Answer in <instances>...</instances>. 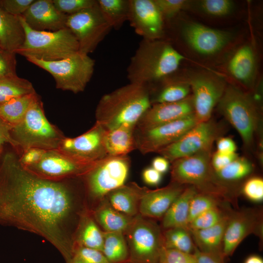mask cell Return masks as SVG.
Here are the masks:
<instances>
[{"label":"cell","instance_id":"5bb4252c","mask_svg":"<svg viewBox=\"0 0 263 263\" xmlns=\"http://www.w3.org/2000/svg\"><path fill=\"white\" fill-rule=\"evenodd\" d=\"M197 123L194 113L150 129H135L136 148L143 154L158 152L179 139Z\"/></svg>","mask_w":263,"mask_h":263},{"label":"cell","instance_id":"5b68a950","mask_svg":"<svg viewBox=\"0 0 263 263\" xmlns=\"http://www.w3.org/2000/svg\"><path fill=\"white\" fill-rule=\"evenodd\" d=\"M211 150L176 159L171 162L173 183L194 187L199 193L226 200L230 190L216 176L211 162Z\"/></svg>","mask_w":263,"mask_h":263},{"label":"cell","instance_id":"ab89813d","mask_svg":"<svg viewBox=\"0 0 263 263\" xmlns=\"http://www.w3.org/2000/svg\"><path fill=\"white\" fill-rule=\"evenodd\" d=\"M199 5L204 12L215 17L226 16L233 8V2L229 0H203L199 1Z\"/></svg>","mask_w":263,"mask_h":263},{"label":"cell","instance_id":"91938a15","mask_svg":"<svg viewBox=\"0 0 263 263\" xmlns=\"http://www.w3.org/2000/svg\"><path fill=\"white\" fill-rule=\"evenodd\" d=\"M125 263H130V262H127Z\"/></svg>","mask_w":263,"mask_h":263},{"label":"cell","instance_id":"ffe728a7","mask_svg":"<svg viewBox=\"0 0 263 263\" xmlns=\"http://www.w3.org/2000/svg\"><path fill=\"white\" fill-rule=\"evenodd\" d=\"M21 16L36 31L54 32L67 28L68 15L59 11L53 0H34Z\"/></svg>","mask_w":263,"mask_h":263},{"label":"cell","instance_id":"484cf974","mask_svg":"<svg viewBox=\"0 0 263 263\" xmlns=\"http://www.w3.org/2000/svg\"><path fill=\"white\" fill-rule=\"evenodd\" d=\"M90 210L94 219L104 232H121L124 234L135 217L116 210L106 198Z\"/></svg>","mask_w":263,"mask_h":263},{"label":"cell","instance_id":"9c48e42d","mask_svg":"<svg viewBox=\"0 0 263 263\" xmlns=\"http://www.w3.org/2000/svg\"><path fill=\"white\" fill-rule=\"evenodd\" d=\"M124 235L130 263H161L163 231L153 220L138 214Z\"/></svg>","mask_w":263,"mask_h":263},{"label":"cell","instance_id":"3957f363","mask_svg":"<svg viewBox=\"0 0 263 263\" xmlns=\"http://www.w3.org/2000/svg\"><path fill=\"white\" fill-rule=\"evenodd\" d=\"M184 56L163 39H143L127 67L130 83L146 86L177 71Z\"/></svg>","mask_w":263,"mask_h":263},{"label":"cell","instance_id":"b9f144b4","mask_svg":"<svg viewBox=\"0 0 263 263\" xmlns=\"http://www.w3.org/2000/svg\"><path fill=\"white\" fill-rule=\"evenodd\" d=\"M55 7L60 12L72 15L91 7L96 3L95 0H53Z\"/></svg>","mask_w":263,"mask_h":263},{"label":"cell","instance_id":"2e32d148","mask_svg":"<svg viewBox=\"0 0 263 263\" xmlns=\"http://www.w3.org/2000/svg\"><path fill=\"white\" fill-rule=\"evenodd\" d=\"M107 131L95 122L90 129L78 136L65 137L57 150L80 162H97L108 157L105 147Z\"/></svg>","mask_w":263,"mask_h":263},{"label":"cell","instance_id":"7a4b0ae2","mask_svg":"<svg viewBox=\"0 0 263 263\" xmlns=\"http://www.w3.org/2000/svg\"><path fill=\"white\" fill-rule=\"evenodd\" d=\"M151 105L148 87L129 83L101 97L95 110L96 122L107 130L136 127Z\"/></svg>","mask_w":263,"mask_h":263},{"label":"cell","instance_id":"7dc6e473","mask_svg":"<svg viewBox=\"0 0 263 263\" xmlns=\"http://www.w3.org/2000/svg\"><path fill=\"white\" fill-rule=\"evenodd\" d=\"M35 0H0V8L16 16H21Z\"/></svg>","mask_w":263,"mask_h":263},{"label":"cell","instance_id":"f35d334b","mask_svg":"<svg viewBox=\"0 0 263 263\" xmlns=\"http://www.w3.org/2000/svg\"><path fill=\"white\" fill-rule=\"evenodd\" d=\"M226 214L217 207L207 210L201 214L192 221L188 225V230H196L209 228L220 221Z\"/></svg>","mask_w":263,"mask_h":263},{"label":"cell","instance_id":"6da1fadb","mask_svg":"<svg viewBox=\"0 0 263 263\" xmlns=\"http://www.w3.org/2000/svg\"><path fill=\"white\" fill-rule=\"evenodd\" d=\"M88 209L82 177L48 180L22 166L16 152L0 159V225L42 237L66 263L73 261L76 229Z\"/></svg>","mask_w":263,"mask_h":263},{"label":"cell","instance_id":"8992f818","mask_svg":"<svg viewBox=\"0 0 263 263\" xmlns=\"http://www.w3.org/2000/svg\"><path fill=\"white\" fill-rule=\"evenodd\" d=\"M25 38L16 54L26 58L52 61L58 60L78 51L77 40L67 28L54 31H38L31 29L19 16Z\"/></svg>","mask_w":263,"mask_h":263},{"label":"cell","instance_id":"d4e9b609","mask_svg":"<svg viewBox=\"0 0 263 263\" xmlns=\"http://www.w3.org/2000/svg\"><path fill=\"white\" fill-rule=\"evenodd\" d=\"M227 70L235 79L244 85H251L257 71L256 56L253 47L244 44L238 48L229 59Z\"/></svg>","mask_w":263,"mask_h":263},{"label":"cell","instance_id":"f5cc1de1","mask_svg":"<svg viewBox=\"0 0 263 263\" xmlns=\"http://www.w3.org/2000/svg\"><path fill=\"white\" fill-rule=\"evenodd\" d=\"M217 142V151L224 153H234L236 145L234 141L228 137H219Z\"/></svg>","mask_w":263,"mask_h":263},{"label":"cell","instance_id":"f1b7e54d","mask_svg":"<svg viewBox=\"0 0 263 263\" xmlns=\"http://www.w3.org/2000/svg\"><path fill=\"white\" fill-rule=\"evenodd\" d=\"M198 192L193 187H186L162 218V226L164 229L173 227L188 229L189 205L192 198Z\"/></svg>","mask_w":263,"mask_h":263},{"label":"cell","instance_id":"e0dca14e","mask_svg":"<svg viewBox=\"0 0 263 263\" xmlns=\"http://www.w3.org/2000/svg\"><path fill=\"white\" fill-rule=\"evenodd\" d=\"M164 20L154 0H130L128 21L143 39H163Z\"/></svg>","mask_w":263,"mask_h":263},{"label":"cell","instance_id":"f907efd6","mask_svg":"<svg viewBox=\"0 0 263 263\" xmlns=\"http://www.w3.org/2000/svg\"><path fill=\"white\" fill-rule=\"evenodd\" d=\"M197 263H225L224 258L220 255L202 252L195 246L193 253Z\"/></svg>","mask_w":263,"mask_h":263},{"label":"cell","instance_id":"7bdbcfd3","mask_svg":"<svg viewBox=\"0 0 263 263\" xmlns=\"http://www.w3.org/2000/svg\"><path fill=\"white\" fill-rule=\"evenodd\" d=\"M164 19H170L181 10L188 7L190 1L186 0H154Z\"/></svg>","mask_w":263,"mask_h":263},{"label":"cell","instance_id":"74e56055","mask_svg":"<svg viewBox=\"0 0 263 263\" xmlns=\"http://www.w3.org/2000/svg\"><path fill=\"white\" fill-rule=\"evenodd\" d=\"M219 199L208 194L198 192L192 198L189 207L188 225L196 217L210 209L218 207Z\"/></svg>","mask_w":263,"mask_h":263},{"label":"cell","instance_id":"4316f807","mask_svg":"<svg viewBox=\"0 0 263 263\" xmlns=\"http://www.w3.org/2000/svg\"><path fill=\"white\" fill-rule=\"evenodd\" d=\"M25 38L19 17L11 15L0 8V48L16 54Z\"/></svg>","mask_w":263,"mask_h":263},{"label":"cell","instance_id":"44dd1931","mask_svg":"<svg viewBox=\"0 0 263 263\" xmlns=\"http://www.w3.org/2000/svg\"><path fill=\"white\" fill-rule=\"evenodd\" d=\"M258 222L257 214L253 211L244 210L229 214L223 242L224 258L231 256L248 235L258 229Z\"/></svg>","mask_w":263,"mask_h":263},{"label":"cell","instance_id":"11a10c76","mask_svg":"<svg viewBox=\"0 0 263 263\" xmlns=\"http://www.w3.org/2000/svg\"><path fill=\"white\" fill-rule=\"evenodd\" d=\"M151 167L162 174L169 170V162L162 156H157L152 160Z\"/></svg>","mask_w":263,"mask_h":263},{"label":"cell","instance_id":"db71d44e","mask_svg":"<svg viewBox=\"0 0 263 263\" xmlns=\"http://www.w3.org/2000/svg\"><path fill=\"white\" fill-rule=\"evenodd\" d=\"M12 126L0 117V150H2L3 144L8 143L12 146L13 142L10 135Z\"/></svg>","mask_w":263,"mask_h":263},{"label":"cell","instance_id":"816d5d0a","mask_svg":"<svg viewBox=\"0 0 263 263\" xmlns=\"http://www.w3.org/2000/svg\"><path fill=\"white\" fill-rule=\"evenodd\" d=\"M142 177L144 183L150 186H157L162 180V174L151 167L143 170Z\"/></svg>","mask_w":263,"mask_h":263},{"label":"cell","instance_id":"277c9868","mask_svg":"<svg viewBox=\"0 0 263 263\" xmlns=\"http://www.w3.org/2000/svg\"><path fill=\"white\" fill-rule=\"evenodd\" d=\"M12 147L18 155L33 148L57 150L65 137L46 118L40 99L30 107L23 119L10 131Z\"/></svg>","mask_w":263,"mask_h":263},{"label":"cell","instance_id":"8d00e7d4","mask_svg":"<svg viewBox=\"0 0 263 263\" xmlns=\"http://www.w3.org/2000/svg\"><path fill=\"white\" fill-rule=\"evenodd\" d=\"M253 170L251 163L244 158L238 157L227 166L216 172L221 181L231 182L241 180L249 175Z\"/></svg>","mask_w":263,"mask_h":263},{"label":"cell","instance_id":"681fc988","mask_svg":"<svg viewBox=\"0 0 263 263\" xmlns=\"http://www.w3.org/2000/svg\"><path fill=\"white\" fill-rule=\"evenodd\" d=\"M238 157L236 153L227 154L217 151L211 156V162L212 168L215 172H217L227 166Z\"/></svg>","mask_w":263,"mask_h":263},{"label":"cell","instance_id":"9f6ffc18","mask_svg":"<svg viewBox=\"0 0 263 263\" xmlns=\"http://www.w3.org/2000/svg\"><path fill=\"white\" fill-rule=\"evenodd\" d=\"M244 263H263V260L261 257L253 255L247 257Z\"/></svg>","mask_w":263,"mask_h":263},{"label":"cell","instance_id":"6f0895ef","mask_svg":"<svg viewBox=\"0 0 263 263\" xmlns=\"http://www.w3.org/2000/svg\"><path fill=\"white\" fill-rule=\"evenodd\" d=\"M2 150H0V156H1V152H2Z\"/></svg>","mask_w":263,"mask_h":263},{"label":"cell","instance_id":"e575fe53","mask_svg":"<svg viewBox=\"0 0 263 263\" xmlns=\"http://www.w3.org/2000/svg\"><path fill=\"white\" fill-rule=\"evenodd\" d=\"M35 92L30 81L17 75L0 79V105L12 98Z\"/></svg>","mask_w":263,"mask_h":263},{"label":"cell","instance_id":"bcb514c9","mask_svg":"<svg viewBox=\"0 0 263 263\" xmlns=\"http://www.w3.org/2000/svg\"><path fill=\"white\" fill-rule=\"evenodd\" d=\"M161 263H197V262L193 254L164 248Z\"/></svg>","mask_w":263,"mask_h":263},{"label":"cell","instance_id":"1f68e13d","mask_svg":"<svg viewBox=\"0 0 263 263\" xmlns=\"http://www.w3.org/2000/svg\"><path fill=\"white\" fill-rule=\"evenodd\" d=\"M39 99L36 92L12 98L0 105V117L14 126L23 119L31 105Z\"/></svg>","mask_w":263,"mask_h":263},{"label":"cell","instance_id":"f546056e","mask_svg":"<svg viewBox=\"0 0 263 263\" xmlns=\"http://www.w3.org/2000/svg\"><path fill=\"white\" fill-rule=\"evenodd\" d=\"M135 127L121 126L107 130L105 137V147L108 156L128 155L136 148Z\"/></svg>","mask_w":263,"mask_h":263},{"label":"cell","instance_id":"680465c9","mask_svg":"<svg viewBox=\"0 0 263 263\" xmlns=\"http://www.w3.org/2000/svg\"><path fill=\"white\" fill-rule=\"evenodd\" d=\"M71 263H79L73 261Z\"/></svg>","mask_w":263,"mask_h":263},{"label":"cell","instance_id":"d590c367","mask_svg":"<svg viewBox=\"0 0 263 263\" xmlns=\"http://www.w3.org/2000/svg\"><path fill=\"white\" fill-rule=\"evenodd\" d=\"M189 230L183 227H173L163 232L165 248L193 254L195 245Z\"/></svg>","mask_w":263,"mask_h":263},{"label":"cell","instance_id":"7c38bea8","mask_svg":"<svg viewBox=\"0 0 263 263\" xmlns=\"http://www.w3.org/2000/svg\"><path fill=\"white\" fill-rule=\"evenodd\" d=\"M221 132L218 124L210 119L197 123L179 139L157 153L171 163L181 158L211 150Z\"/></svg>","mask_w":263,"mask_h":263},{"label":"cell","instance_id":"8fae6325","mask_svg":"<svg viewBox=\"0 0 263 263\" xmlns=\"http://www.w3.org/2000/svg\"><path fill=\"white\" fill-rule=\"evenodd\" d=\"M66 27L76 38L78 51L93 53L112 28L104 18L97 3L93 6L68 15Z\"/></svg>","mask_w":263,"mask_h":263},{"label":"cell","instance_id":"ac0fdd59","mask_svg":"<svg viewBox=\"0 0 263 263\" xmlns=\"http://www.w3.org/2000/svg\"><path fill=\"white\" fill-rule=\"evenodd\" d=\"M182 37L195 51L203 55H213L230 43L232 34L209 28L195 22L186 23L182 29Z\"/></svg>","mask_w":263,"mask_h":263},{"label":"cell","instance_id":"ee69618b","mask_svg":"<svg viewBox=\"0 0 263 263\" xmlns=\"http://www.w3.org/2000/svg\"><path fill=\"white\" fill-rule=\"evenodd\" d=\"M242 192L249 200L260 202L263 200V180L258 177L247 180L243 186Z\"/></svg>","mask_w":263,"mask_h":263},{"label":"cell","instance_id":"ba28073f","mask_svg":"<svg viewBox=\"0 0 263 263\" xmlns=\"http://www.w3.org/2000/svg\"><path fill=\"white\" fill-rule=\"evenodd\" d=\"M131 163L128 155L108 156L82 177L88 206L92 203L97 205L109 192L125 184Z\"/></svg>","mask_w":263,"mask_h":263},{"label":"cell","instance_id":"4dcf8cb0","mask_svg":"<svg viewBox=\"0 0 263 263\" xmlns=\"http://www.w3.org/2000/svg\"><path fill=\"white\" fill-rule=\"evenodd\" d=\"M75 245L94 249L102 252L103 231L94 219L90 209L81 216L75 235Z\"/></svg>","mask_w":263,"mask_h":263},{"label":"cell","instance_id":"83f0119b","mask_svg":"<svg viewBox=\"0 0 263 263\" xmlns=\"http://www.w3.org/2000/svg\"><path fill=\"white\" fill-rule=\"evenodd\" d=\"M229 214L216 225L207 228L191 230L195 246L202 252L223 256V242Z\"/></svg>","mask_w":263,"mask_h":263},{"label":"cell","instance_id":"836d02e7","mask_svg":"<svg viewBox=\"0 0 263 263\" xmlns=\"http://www.w3.org/2000/svg\"><path fill=\"white\" fill-rule=\"evenodd\" d=\"M97 3L112 28L118 30L128 21L130 0H97Z\"/></svg>","mask_w":263,"mask_h":263},{"label":"cell","instance_id":"d6a6232c","mask_svg":"<svg viewBox=\"0 0 263 263\" xmlns=\"http://www.w3.org/2000/svg\"><path fill=\"white\" fill-rule=\"evenodd\" d=\"M102 252L111 263L129 262V248L124 234L103 231Z\"/></svg>","mask_w":263,"mask_h":263},{"label":"cell","instance_id":"30bf717a","mask_svg":"<svg viewBox=\"0 0 263 263\" xmlns=\"http://www.w3.org/2000/svg\"><path fill=\"white\" fill-rule=\"evenodd\" d=\"M218 106L221 113L239 132L244 144L250 145L259 119L253 100L240 89L229 85L226 86Z\"/></svg>","mask_w":263,"mask_h":263},{"label":"cell","instance_id":"f6af8a7d","mask_svg":"<svg viewBox=\"0 0 263 263\" xmlns=\"http://www.w3.org/2000/svg\"><path fill=\"white\" fill-rule=\"evenodd\" d=\"M16 54L0 48V79L16 75Z\"/></svg>","mask_w":263,"mask_h":263},{"label":"cell","instance_id":"7402d4cb","mask_svg":"<svg viewBox=\"0 0 263 263\" xmlns=\"http://www.w3.org/2000/svg\"><path fill=\"white\" fill-rule=\"evenodd\" d=\"M187 186L171 182L160 188L149 189L142 197L139 213L148 218H162Z\"/></svg>","mask_w":263,"mask_h":263},{"label":"cell","instance_id":"52a82bcc","mask_svg":"<svg viewBox=\"0 0 263 263\" xmlns=\"http://www.w3.org/2000/svg\"><path fill=\"white\" fill-rule=\"evenodd\" d=\"M26 59L50 73L56 87L77 94L84 91L94 71L95 61L89 55L79 51L56 61H45L33 57Z\"/></svg>","mask_w":263,"mask_h":263},{"label":"cell","instance_id":"9a60e30c","mask_svg":"<svg viewBox=\"0 0 263 263\" xmlns=\"http://www.w3.org/2000/svg\"><path fill=\"white\" fill-rule=\"evenodd\" d=\"M98 162L84 163L57 150H47L39 162L24 168L42 178L59 181L82 177Z\"/></svg>","mask_w":263,"mask_h":263},{"label":"cell","instance_id":"4fadbf2b","mask_svg":"<svg viewBox=\"0 0 263 263\" xmlns=\"http://www.w3.org/2000/svg\"><path fill=\"white\" fill-rule=\"evenodd\" d=\"M186 80L192 92L194 115L197 122L209 120L213 108L218 104L225 89V81L215 74L203 71L191 74Z\"/></svg>","mask_w":263,"mask_h":263},{"label":"cell","instance_id":"cb8c5ba5","mask_svg":"<svg viewBox=\"0 0 263 263\" xmlns=\"http://www.w3.org/2000/svg\"><path fill=\"white\" fill-rule=\"evenodd\" d=\"M148 189L135 182H130L112 190L105 198L116 210L135 217L139 214L140 201Z\"/></svg>","mask_w":263,"mask_h":263},{"label":"cell","instance_id":"c3c4849f","mask_svg":"<svg viewBox=\"0 0 263 263\" xmlns=\"http://www.w3.org/2000/svg\"><path fill=\"white\" fill-rule=\"evenodd\" d=\"M47 150L33 148L23 151L19 155L20 163L24 167H27L39 162Z\"/></svg>","mask_w":263,"mask_h":263},{"label":"cell","instance_id":"d6986e66","mask_svg":"<svg viewBox=\"0 0 263 263\" xmlns=\"http://www.w3.org/2000/svg\"><path fill=\"white\" fill-rule=\"evenodd\" d=\"M194 113L192 95L178 101L151 105L138 122L135 129H150Z\"/></svg>","mask_w":263,"mask_h":263},{"label":"cell","instance_id":"603a6c76","mask_svg":"<svg viewBox=\"0 0 263 263\" xmlns=\"http://www.w3.org/2000/svg\"><path fill=\"white\" fill-rule=\"evenodd\" d=\"M174 73L147 86L151 105L178 101L189 96V84L185 78L176 76Z\"/></svg>","mask_w":263,"mask_h":263},{"label":"cell","instance_id":"60d3db41","mask_svg":"<svg viewBox=\"0 0 263 263\" xmlns=\"http://www.w3.org/2000/svg\"><path fill=\"white\" fill-rule=\"evenodd\" d=\"M73 261L79 263H111L102 252L76 245L75 247Z\"/></svg>","mask_w":263,"mask_h":263}]
</instances>
